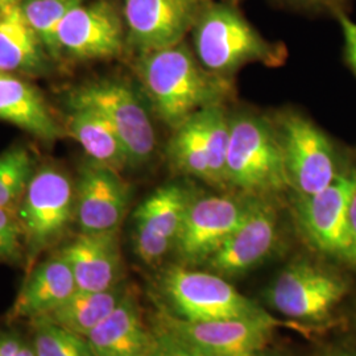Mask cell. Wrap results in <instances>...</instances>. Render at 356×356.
<instances>
[{
    "mask_svg": "<svg viewBox=\"0 0 356 356\" xmlns=\"http://www.w3.org/2000/svg\"><path fill=\"white\" fill-rule=\"evenodd\" d=\"M82 0H24L20 1L26 22L49 56L61 53L58 31L65 16Z\"/></svg>",
    "mask_w": 356,
    "mask_h": 356,
    "instance_id": "d4e9b609",
    "label": "cell"
},
{
    "mask_svg": "<svg viewBox=\"0 0 356 356\" xmlns=\"http://www.w3.org/2000/svg\"><path fill=\"white\" fill-rule=\"evenodd\" d=\"M60 254L72 268L76 291L102 292L118 285L122 275L118 231L81 232Z\"/></svg>",
    "mask_w": 356,
    "mask_h": 356,
    "instance_id": "e0dca14e",
    "label": "cell"
},
{
    "mask_svg": "<svg viewBox=\"0 0 356 356\" xmlns=\"http://www.w3.org/2000/svg\"><path fill=\"white\" fill-rule=\"evenodd\" d=\"M154 343L148 356H204L175 335L154 326Z\"/></svg>",
    "mask_w": 356,
    "mask_h": 356,
    "instance_id": "f1b7e54d",
    "label": "cell"
},
{
    "mask_svg": "<svg viewBox=\"0 0 356 356\" xmlns=\"http://www.w3.org/2000/svg\"><path fill=\"white\" fill-rule=\"evenodd\" d=\"M0 356H36L33 346L15 337L0 338Z\"/></svg>",
    "mask_w": 356,
    "mask_h": 356,
    "instance_id": "4dcf8cb0",
    "label": "cell"
},
{
    "mask_svg": "<svg viewBox=\"0 0 356 356\" xmlns=\"http://www.w3.org/2000/svg\"><path fill=\"white\" fill-rule=\"evenodd\" d=\"M0 120L42 140H56L65 132L38 90L6 73L0 76Z\"/></svg>",
    "mask_w": 356,
    "mask_h": 356,
    "instance_id": "ffe728a7",
    "label": "cell"
},
{
    "mask_svg": "<svg viewBox=\"0 0 356 356\" xmlns=\"http://www.w3.org/2000/svg\"><path fill=\"white\" fill-rule=\"evenodd\" d=\"M85 338L94 356H148L154 330L145 325L135 296L127 292L114 312Z\"/></svg>",
    "mask_w": 356,
    "mask_h": 356,
    "instance_id": "ac0fdd59",
    "label": "cell"
},
{
    "mask_svg": "<svg viewBox=\"0 0 356 356\" xmlns=\"http://www.w3.org/2000/svg\"><path fill=\"white\" fill-rule=\"evenodd\" d=\"M207 0H123L128 42L143 53L182 42Z\"/></svg>",
    "mask_w": 356,
    "mask_h": 356,
    "instance_id": "5bb4252c",
    "label": "cell"
},
{
    "mask_svg": "<svg viewBox=\"0 0 356 356\" xmlns=\"http://www.w3.org/2000/svg\"><path fill=\"white\" fill-rule=\"evenodd\" d=\"M280 140L289 189L297 197L327 188L344 170L329 136L297 113H284L273 123Z\"/></svg>",
    "mask_w": 356,
    "mask_h": 356,
    "instance_id": "5b68a950",
    "label": "cell"
},
{
    "mask_svg": "<svg viewBox=\"0 0 356 356\" xmlns=\"http://www.w3.org/2000/svg\"><path fill=\"white\" fill-rule=\"evenodd\" d=\"M17 219L32 254L56 242L76 210V191L64 172L47 166L31 178L19 204Z\"/></svg>",
    "mask_w": 356,
    "mask_h": 356,
    "instance_id": "ba28073f",
    "label": "cell"
},
{
    "mask_svg": "<svg viewBox=\"0 0 356 356\" xmlns=\"http://www.w3.org/2000/svg\"><path fill=\"white\" fill-rule=\"evenodd\" d=\"M350 232L353 242V261L356 264V191L350 204Z\"/></svg>",
    "mask_w": 356,
    "mask_h": 356,
    "instance_id": "1f68e13d",
    "label": "cell"
},
{
    "mask_svg": "<svg viewBox=\"0 0 356 356\" xmlns=\"http://www.w3.org/2000/svg\"><path fill=\"white\" fill-rule=\"evenodd\" d=\"M193 198L186 186L168 184L139 204L134 214V248L145 264H156L175 251Z\"/></svg>",
    "mask_w": 356,
    "mask_h": 356,
    "instance_id": "7c38bea8",
    "label": "cell"
},
{
    "mask_svg": "<svg viewBox=\"0 0 356 356\" xmlns=\"http://www.w3.org/2000/svg\"><path fill=\"white\" fill-rule=\"evenodd\" d=\"M136 72L154 113L173 129L198 111L223 104L232 91L226 76L209 72L182 42L143 53Z\"/></svg>",
    "mask_w": 356,
    "mask_h": 356,
    "instance_id": "6da1fadb",
    "label": "cell"
},
{
    "mask_svg": "<svg viewBox=\"0 0 356 356\" xmlns=\"http://www.w3.org/2000/svg\"><path fill=\"white\" fill-rule=\"evenodd\" d=\"M168 156L172 166L179 173L211 185L204 108L175 128Z\"/></svg>",
    "mask_w": 356,
    "mask_h": 356,
    "instance_id": "cb8c5ba5",
    "label": "cell"
},
{
    "mask_svg": "<svg viewBox=\"0 0 356 356\" xmlns=\"http://www.w3.org/2000/svg\"><path fill=\"white\" fill-rule=\"evenodd\" d=\"M76 291V279L61 254L38 264L29 275L26 285L11 312L13 318H33L49 316Z\"/></svg>",
    "mask_w": 356,
    "mask_h": 356,
    "instance_id": "d6986e66",
    "label": "cell"
},
{
    "mask_svg": "<svg viewBox=\"0 0 356 356\" xmlns=\"http://www.w3.org/2000/svg\"><path fill=\"white\" fill-rule=\"evenodd\" d=\"M163 292L178 318L204 322L220 319H275L216 272L172 266L161 279Z\"/></svg>",
    "mask_w": 356,
    "mask_h": 356,
    "instance_id": "277c9868",
    "label": "cell"
},
{
    "mask_svg": "<svg viewBox=\"0 0 356 356\" xmlns=\"http://www.w3.org/2000/svg\"><path fill=\"white\" fill-rule=\"evenodd\" d=\"M70 106L89 107L113 126L129 157V166L148 163L156 151V131L147 106L126 82L102 79L74 90Z\"/></svg>",
    "mask_w": 356,
    "mask_h": 356,
    "instance_id": "8992f818",
    "label": "cell"
},
{
    "mask_svg": "<svg viewBox=\"0 0 356 356\" xmlns=\"http://www.w3.org/2000/svg\"><path fill=\"white\" fill-rule=\"evenodd\" d=\"M355 191L356 169L347 166L327 188L296 201V216L307 241L321 252L350 263V204Z\"/></svg>",
    "mask_w": 356,
    "mask_h": 356,
    "instance_id": "52a82bcc",
    "label": "cell"
},
{
    "mask_svg": "<svg viewBox=\"0 0 356 356\" xmlns=\"http://www.w3.org/2000/svg\"><path fill=\"white\" fill-rule=\"evenodd\" d=\"M19 1L20 0H0V8L11 6V4H15V3H19Z\"/></svg>",
    "mask_w": 356,
    "mask_h": 356,
    "instance_id": "836d02e7",
    "label": "cell"
},
{
    "mask_svg": "<svg viewBox=\"0 0 356 356\" xmlns=\"http://www.w3.org/2000/svg\"><path fill=\"white\" fill-rule=\"evenodd\" d=\"M298 3H302L307 7H317V8H335L339 7L344 0H297Z\"/></svg>",
    "mask_w": 356,
    "mask_h": 356,
    "instance_id": "d6a6232c",
    "label": "cell"
},
{
    "mask_svg": "<svg viewBox=\"0 0 356 356\" xmlns=\"http://www.w3.org/2000/svg\"><path fill=\"white\" fill-rule=\"evenodd\" d=\"M251 197L204 195L191 200L175 251L185 266L206 263L245 216Z\"/></svg>",
    "mask_w": 356,
    "mask_h": 356,
    "instance_id": "8fae6325",
    "label": "cell"
},
{
    "mask_svg": "<svg viewBox=\"0 0 356 356\" xmlns=\"http://www.w3.org/2000/svg\"><path fill=\"white\" fill-rule=\"evenodd\" d=\"M321 356H327V355H321Z\"/></svg>",
    "mask_w": 356,
    "mask_h": 356,
    "instance_id": "74e56055",
    "label": "cell"
},
{
    "mask_svg": "<svg viewBox=\"0 0 356 356\" xmlns=\"http://www.w3.org/2000/svg\"><path fill=\"white\" fill-rule=\"evenodd\" d=\"M279 227L275 204L268 198L251 197L242 222L204 264L223 277L243 275L272 254L279 242Z\"/></svg>",
    "mask_w": 356,
    "mask_h": 356,
    "instance_id": "4fadbf2b",
    "label": "cell"
},
{
    "mask_svg": "<svg viewBox=\"0 0 356 356\" xmlns=\"http://www.w3.org/2000/svg\"><path fill=\"white\" fill-rule=\"evenodd\" d=\"M226 189L254 198L289 189L279 135L266 118L250 113L229 116Z\"/></svg>",
    "mask_w": 356,
    "mask_h": 356,
    "instance_id": "7a4b0ae2",
    "label": "cell"
},
{
    "mask_svg": "<svg viewBox=\"0 0 356 356\" xmlns=\"http://www.w3.org/2000/svg\"><path fill=\"white\" fill-rule=\"evenodd\" d=\"M58 42L61 51L79 60L116 57L124 48L123 20L107 0L81 3L65 16Z\"/></svg>",
    "mask_w": 356,
    "mask_h": 356,
    "instance_id": "9a60e30c",
    "label": "cell"
},
{
    "mask_svg": "<svg viewBox=\"0 0 356 356\" xmlns=\"http://www.w3.org/2000/svg\"><path fill=\"white\" fill-rule=\"evenodd\" d=\"M33 348L36 356H94L89 342L45 317L35 319Z\"/></svg>",
    "mask_w": 356,
    "mask_h": 356,
    "instance_id": "4316f807",
    "label": "cell"
},
{
    "mask_svg": "<svg viewBox=\"0 0 356 356\" xmlns=\"http://www.w3.org/2000/svg\"><path fill=\"white\" fill-rule=\"evenodd\" d=\"M277 319H220L193 322L161 312L156 326L204 356H257L266 351Z\"/></svg>",
    "mask_w": 356,
    "mask_h": 356,
    "instance_id": "9c48e42d",
    "label": "cell"
},
{
    "mask_svg": "<svg viewBox=\"0 0 356 356\" xmlns=\"http://www.w3.org/2000/svg\"><path fill=\"white\" fill-rule=\"evenodd\" d=\"M23 231L17 216L0 207V261H16L22 254Z\"/></svg>",
    "mask_w": 356,
    "mask_h": 356,
    "instance_id": "83f0119b",
    "label": "cell"
},
{
    "mask_svg": "<svg viewBox=\"0 0 356 356\" xmlns=\"http://www.w3.org/2000/svg\"><path fill=\"white\" fill-rule=\"evenodd\" d=\"M195 56L204 67L220 76L244 65L279 66L285 51L270 44L241 13L226 4L206 3L193 26Z\"/></svg>",
    "mask_w": 356,
    "mask_h": 356,
    "instance_id": "3957f363",
    "label": "cell"
},
{
    "mask_svg": "<svg viewBox=\"0 0 356 356\" xmlns=\"http://www.w3.org/2000/svg\"><path fill=\"white\" fill-rule=\"evenodd\" d=\"M338 20L343 32L346 57L356 74V23L348 19L343 13H338Z\"/></svg>",
    "mask_w": 356,
    "mask_h": 356,
    "instance_id": "f546056e",
    "label": "cell"
},
{
    "mask_svg": "<svg viewBox=\"0 0 356 356\" xmlns=\"http://www.w3.org/2000/svg\"><path fill=\"white\" fill-rule=\"evenodd\" d=\"M1 74H4V73H1V72H0V76H1Z\"/></svg>",
    "mask_w": 356,
    "mask_h": 356,
    "instance_id": "8d00e7d4",
    "label": "cell"
},
{
    "mask_svg": "<svg viewBox=\"0 0 356 356\" xmlns=\"http://www.w3.org/2000/svg\"><path fill=\"white\" fill-rule=\"evenodd\" d=\"M70 107L65 132L83 148L90 160L118 172L129 166L126 147L102 115L89 107Z\"/></svg>",
    "mask_w": 356,
    "mask_h": 356,
    "instance_id": "7402d4cb",
    "label": "cell"
},
{
    "mask_svg": "<svg viewBox=\"0 0 356 356\" xmlns=\"http://www.w3.org/2000/svg\"><path fill=\"white\" fill-rule=\"evenodd\" d=\"M346 294L338 276L312 263L297 261L285 268L268 289V301L282 316L319 322L330 316Z\"/></svg>",
    "mask_w": 356,
    "mask_h": 356,
    "instance_id": "30bf717a",
    "label": "cell"
},
{
    "mask_svg": "<svg viewBox=\"0 0 356 356\" xmlns=\"http://www.w3.org/2000/svg\"><path fill=\"white\" fill-rule=\"evenodd\" d=\"M257 356H281L279 354H276V353H266V351H263L261 354H259Z\"/></svg>",
    "mask_w": 356,
    "mask_h": 356,
    "instance_id": "e575fe53",
    "label": "cell"
},
{
    "mask_svg": "<svg viewBox=\"0 0 356 356\" xmlns=\"http://www.w3.org/2000/svg\"><path fill=\"white\" fill-rule=\"evenodd\" d=\"M337 356H356V353H341Z\"/></svg>",
    "mask_w": 356,
    "mask_h": 356,
    "instance_id": "d590c367",
    "label": "cell"
},
{
    "mask_svg": "<svg viewBox=\"0 0 356 356\" xmlns=\"http://www.w3.org/2000/svg\"><path fill=\"white\" fill-rule=\"evenodd\" d=\"M47 51L26 22L22 4L0 8V72L36 76L47 69Z\"/></svg>",
    "mask_w": 356,
    "mask_h": 356,
    "instance_id": "44dd1931",
    "label": "cell"
},
{
    "mask_svg": "<svg viewBox=\"0 0 356 356\" xmlns=\"http://www.w3.org/2000/svg\"><path fill=\"white\" fill-rule=\"evenodd\" d=\"M129 204L128 184L113 168L90 160L81 168L76 218L81 232L118 231Z\"/></svg>",
    "mask_w": 356,
    "mask_h": 356,
    "instance_id": "2e32d148",
    "label": "cell"
},
{
    "mask_svg": "<svg viewBox=\"0 0 356 356\" xmlns=\"http://www.w3.org/2000/svg\"><path fill=\"white\" fill-rule=\"evenodd\" d=\"M33 175L35 161L26 148L15 147L0 153V207L13 211Z\"/></svg>",
    "mask_w": 356,
    "mask_h": 356,
    "instance_id": "484cf974",
    "label": "cell"
},
{
    "mask_svg": "<svg viewBox=\"0 0 356 356\" xmlns=\"http://www.w3.org/2000/svg\"><path fill=\"white\" fill-rule=\"evenodd\" d=\"M126 293L118 285L102 292L76 291L45 318L66 330L86 337L114 312Z\"/></svg>",
    "mask_w": 356,
    "mask_h": 356,
    "instance_id": "603a6c76",
    "label": "cell"
}]
</instances>
